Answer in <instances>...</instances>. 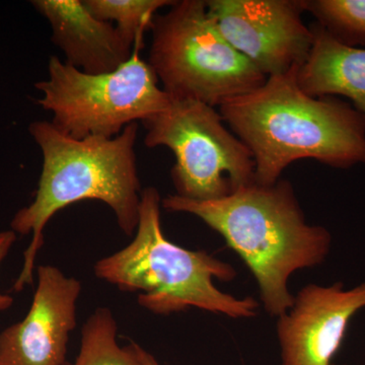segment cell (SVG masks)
Returning a JSON list of instances; mask_svg holds the SVG:
<instances>
[{"instance_id": "6da1fadb", "label": "cell", "mask_w": 365, "mask_h": 365, "mask_svg": "<svg viewBox=\"0 0 365 365\" xmlns=\"http://www.w3.org/2000/svg\"><path fill=\"white\" fill-rule=\"evenodd\" d=\"M297 71L270 76L218 107L228 128L251 151L258 184L273 185L297 160L336 169L365 165L364 117L338 98L307 95Z\"/></svg>"}, {"instance_id": "7a4b0ae2", "label": "cell", "mask_w": 365, "mask_h": 365, "mask_svg": "<svg viewBox=\"0 0 365 365\" xmlns=\"http://www.w3.org/2000/svg\"><path fill=\"white\" fill-rule=\"evenodd\" d=\"M169 212L188 213L218 232L239 255L258 283L264 309L280 317L292 307V274L321 265L330 253L327 228L309 225L287 180L253 182L216 200H192L174 194L162 199Z\"/></svg>"}, {"instance_id": "3957f363", "label": "cell", "mask_w": 365, "mask_h": 365, "mask_svg": "<svg viewBox=\"0 0 365 365\" xmlns=\"http://www.w3.org/2000/svg\"><path fill=\"white\" fill-rule=\"evenodd\" d=\"M138 130V124L131 123L113 138L76 139L62 133L51 121L30 124L29 132L42 151L43 167L33 202L21 208L11 222L16 235L32 237L14 290L32 284L46 225L71 204L101 201L112 209L125 235L135 232L141 194L135 153Z\"/></svg>"}, {"instance_id": "277c9868", "label": "cell", "mask_w": 365, "mask_h": 365, "mask_svg": "<svg viewBox=\"0 0 365 365\" xmlns=\"http://www.w3.org/2000/svg\"><path fill=\"white\" fill-rule=\"evenodd\" d=\"M162 198L158 189L141 191L135 237L125 248L96 263L98 279L122 292H139V306L155 314L181 313L191 307L232 319L253 318L259 304L215 287V279L234 280L237 271L205 251H190L163 234Z\"/></svg>"}, {"instance_id": "5b68a950", "label": "cell", "mask_w": 365, "mask_h": 365, "mask_svg": "<svg viewBox=\"0 0 365 365\" xmlns=\"http://www.w3.org/2000/svg\"><path fill=\"white\" fill-rule=\"evenodd\" d=\"M150 31L148 63L170 97L218 108L267 79L225 39L204 0H175Z\"/></svg>"}, {"instance_id": "8992f818", "label": "cell", "mask_w": 365, "mask_h": 365, "mask_svg": "<svg viewBox=\"0 0 365 365\" xmlns=\"http://www.w3.org/2000/svg\"><path fill=\"white\" fill-rule=\"evenodd\" d=\"M136 41L131 58L115 71L88 74L59 57L48 63V78L35 85L42 93L37 104L51 113V123L72 138L116 137L125 127L163 111L170 96L139 54Z\"/></svg>"}, {"instance_id": "52a82bcc", "label": "cell", "mask_w": 365, "mask_h": 365, "mask_svg": "<svg viewBox=\"0 0 365 365\" xmlns=\"http://www.w3.org/2000/svg\"><path fill=\"white\" fill-rule=\"evenodd\" d=\"M170 98L163 111L141 124L148 148L165 146L174 153L170 178L176 195L216 200L255 182L251 151L216 108L192 98Z\"/></svg>"}, {"instance_id": "ba28073f", "label": "cell", "mask_w": 365, "mask_h": 365, "mask_svg": "<svg viewBox=\"0 0 365 365\" xmlns=\"http://www.w3.org/2000/svg\"><path fill=\"white\" fill-rule=\"evenodd\" d=\"M216 28L266 76L299 68L313 44L304 0H206Z\"/></svg>"}, {"instance_id": "9c48e42d", "label": "cell", "mask_w": 365, "mask_h": 365, "mask_svg": "<svg viewBox=\"0 0 365 365\" xmlns=\"http://www.w3.org/2000/svg\"><path fill=\"white\" fill-rule=\"evenodd\" d=\"M364 309L365 281L352 288L342 282L302 287L278 317L281 365H330L353 317Z\"/></svg>"}, {"instance_id": "30bf717a", "label": "cell", "mask_w": 365, "mask_h": 365, "mask_svg": "<svg viewBox=\"0 0 365 365\" xmlns=\"http://www.w3.org/2000/svg\"><path fill=\"white\" fill-rule=\"evenodd\" d=\"M37 278L25 318L0 333V365L66 364L81 282L52 265L39 266Z\"/></svg>"}, {"instance_id": "8fae6325", "label": "cell", "mask_w": 365, "mask_h": 365, "mask_svg": "<svg viewBox=\"0 0 365 365\" xmlns=\"http://www.w3.org/2000/svg\"><path fill=\"white\" fill-rule=\"evenodd\" d=\"M31 4L51 26L53 44L66 63L88 74L108 73L126 63L134 47L111 23L98 20L83 0H33Z\"/></svg>"}, {"instance_id": "7c38bea8", "label": "cell", "mask_w": 365, "mask_h": 365, "mask_svg": "<svg viewBox=\"0 0 365 365\" xmlns=\"http://www.w3.org/2000/svg\"><path fill=\"white\" fill-rule=\"evenodd\" d=\"M314 39L297 83L312 97L343 96L365 119V49L341 42L326 29L311 25Z\"/></svg>"}, {"instance_id": "4fadbf2b", "label": "cell", "mask_w": 365, "mask_h": 365, "mask_svg": "<svg viewBox=\"0 0 365 365\" xmlns=\"http://www.w3.org/2000/svg\"><path fill=\"white\" fill-rule=\"evenodd\" d=\"M117 330L111 309L98 307L83 327L78 357L64 365H143L132 343L118 344Z\"/></svg>"}, {"instance_id": "5bb4252c", "label": "cell", "mask_w": 365, "mask_h": 365, "mask_svg": "<svg viewBox=\"0 0 365 365\" xmlns=\"http://www.w3.org/2000/svg\"><path fill=\"white\" fill-rule=\"evenodd\" d=\"M88 11L98 20L116 23L125 42L134 47L136 41L150 30L153 18L175 0H83Z\"/></svg>"}, {"instance_id": "9a60e30c", "label": "cell", "mask_w": 365, "mask_h": 365, "mask_svg": "<svg viewBox=\"0 0 365 365\" xmlns=\"http://www.w3.org/2000/svg\"><path fill=\"white\" fill-rule=\"evenodd\" d=\"M304 6L341 42L365 45V0H304Z\"/></svg>"}, {"instance_id": "2e32d148", "label": "cell", "mask_w": 365, "mask_h": 365, "mask_svg": "<svg viewBox=\"0 0 365 365\" xmlns=\"http://www.w3.org/2000/svg\"><path fill=\"white\" fill-rule=\"evenodd\" d=\"M16 241V234L14 230H1L0 232V265L6 258L9 251ZM14 304V299L9 294L0 292V312L6 311Z\"/></svg>"}, {"instance_id": "e0dca14e", "label": "cell", "mask_w": 365, "mask_h": 365, "mask_svg": "<svg viewBox=\"0 0 365 365\" xmlns=\"http://www.w3.org/2000/svg\"><path fill=\"white\" fill-rule=\"evenodd\" d=\"M132 346H133L137 356L139 357V359H140V361L143 362V365H160L158 364V360L155 359L150 353L144 350L143 348L140 347V346L136 344V343H132Z\"/></svg>"}]
</instances>
